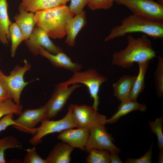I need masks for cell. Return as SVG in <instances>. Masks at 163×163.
<instances>
[{"label": "cell", "mask_w": 163, "mask_h": 163, "mask_svg": "<svg viewBox=\"0 0 163 163\" xmlns=\"http://www.w3.org/2000/svg\"><path fill=\"white\" fill-rule=\"evenodd\" d=\"M127 41L128 44L125 49L113 54L112 65L128 68L135 63L149 62L156 57L151 41L146 35L143 34L135 38L129 35Z\"/></svg>", "instance_id": "6da1fadb"}, {"label": "cell", "mask_w": 163, "mask_h": 163, "mask_svg": "<svg viewBox=\"0 0 163 163\" xmlns=\"http://www.w3.org/2000/svg\"><path fill=\"white\" fill-rule=\"evenodd\" d=\"M140 33L154 39H163V21L152 20L134 14L123 19L120 24L111 30L105 42L132 33Z\"/></svg>", "instance_id": "7a4b0ae2"}, {"label": "cell", "mask_w": 163, "mask_h": 163, "mask_svg": "<svg viewBox=\"0 0 163 163\" xmlns=\"http://www.w3.org/2000/svg\"><path fill=\"white\" fill-rule=\"evenodd\" d=\"M73 16L64 5L35 12L34 20L35 25L44 30L50 37L61 39L66 36L67 22Z\"/></svg>", "instance_id": "3957f363"}, {"label": "cell", "mask_w": 163, "mask_h": 163, "mask_svg": "<svg viewBox=\"0 0 163 163\" xmlns=\"http://www.w3.org/2000/svg\"><path fill=\"white\" fill-rule=\"evenodd\" d=\"M107 78L100 74L94 69H89L83 72H74L67 80L59 84L68 86L75 84H82L87 88L91 98L93 100L92 107L97 111L100 103L99 93L101 85L107 80Z\"/></svg>", "instance_id": "277c9868"}, {"label": "cell", "mask_w": 163, "mask_h": 163, "mask_svg": "<svg viewBox=\"0 0 163 163\" xmlns=\"http://www.w3.org/2000/svg\"><path fill=\"white\" fill-rule=\"evenodd\" d=\"M31 67L30 63L24 60L23 66H16L8 75H5L0 69V80L6 88L11 98L17 104H20L22 91L30 82H26L24 76Z\"/></svg>", "instance_id": "5b68a950"}, {"label": "cell", "mask_w": 163, "mask_h": 163, "mask_svg": "<svg viewBox=\"0 0 163 163\" xmlns=\"http://www.w3.org/2000/svg\"><path fill=\"white\" fill-rule=\"evenodd\" d=\"M73 104L68 107L65 116L56 120L45 119L41 122L40 126L37 128L36 133L30 139V143L33 145L40 143L42 138L46 135L55 133L61 132L69 129L78 127L72 116Z\"/></svg>", "instance_id": "8992f818"}, {"label": "cell", "mask_w": 163, "mask_h": 163, "mask_svg": "<svg viewBox=\"0 0 163 163\" xmlns=\"http://www.w3.org/2000/svg\"><path fill=\"white\" fill-rule=\"evenodd\" d=\"M114 2L125 6L133 14L163 21V5L154 0H115Z\"/></svg>", "instance_id": "52a82bcc"}, {"label": "cell", "mask_w": 163, "mask_h": 163, "mask_svg": "<svg viewBox=\"0 0 163 163\" xmlns=\"http://www.w3.org/2000/svg\"><path fill=\"white\" fill-rule=\"evenodd\" d=\"M47 112L45 104L38 108L26 109L14 120L15 124L12 126L19 131L34 135L37 131L36 126L46 119Z\"/></svg>", "instance_id": "ba28073f"}, {"label": "cell", "mask_w": 163, "mask_h": 163, "mask_svg": "<svg viewBox=\"0 0 163 163\" xmlns=\"http://www.w3.org/2000/svg\"><path fill=\"white\" fill-rule=\"evenodd\" d=\"M89 137L85 150L87 152L93 149L106 150L110 153H119L120 149L113 143L112 136L107 131L104 125H98L90 129Z\"/></svg>", "instance_id": "9c48e42d"}, {"label": "cell", "mask_w": 163, "mask_h": 163, "mask_svg": "<svg viewBox=\"0 0 163 163\" xmlns=\"http://www.w3.org/2000/svg\"><path fill=\"white\" fill-rule=\"evenodd\" d=\"M72 116L78 127L90 129L98 125H105L107 117L95 111L92 107L73 104Z\"/></svg>", "instance_id": "30bf717a"}, {"label": "cell", "mask_w": 163, "mask_h": 163, "mask_svg": "<svg viewBox=\"0 0 163 163\" xmlns=\"http://www.w3.org/2000/svg\"><path fill=\"white\" fill-rule=\"evenodd\" d=\"M81 86L75 84L68 86L59 84L56 86L50 98L45 104L47 108L46 119L48 120L55 117L63 109L72 93Z\"/></svg>", "instance_id": "8fae6325"}, {"label": "cell", "mask_w": 163, "mask_h": 163, "mask_svg": "<svg viewBox=\"0 0 163 163\" xmlns=\"http://www.w3.org/2000/svg\"><path fill=\"white\" fill-rule=\"evenodd\" d=\"M50 37L44 30L37 26L34 27L29 38L25 41L29 50L35 55L40 54V47L53 54L62 51V49L55 45Z\"/></svg>", "instance_id": "7c38bea8"}, {"label": "cell", "mask_w": 163, "mask_h": 163, "mask_svg": "<svg viewBox=\"0 0 163 163\" xmlns=\"http://www.w3.org/2000/svg\"><path fill=\"white\" fill-rule=\"evenodd\" d=\"M89 131V129L79 127L69 129L60 132L57 138L74 149L84 150Z\"/></svg>", "instance_id": "4fadbf2b"}, {"label": "cell", "mask_w": 163, "mask_h": 163, "mask_svg": "<svg viewBox=\"0 0 163 163\" xmlns=\"http://www.w3.org/2000/svg\"><path fill=\"white\" fill-rule=\"evenodd\" d=\"M40 54L49 60L55 67L61 68L74 72L80 71L82 65L73 62L71 58L62 51L56 54H52L42 47L39 48Z\"/></svg>", "instance_id": "5bb4252c"}, {"label": "cell", "mask_w": 163, "mask_h": 163, "mask_svg": "<svg viewBox=\"0 0 163 163\" xmlns=\"http://www.w3.org/2000/svg\"><path fill=\"white\" fill-rule=\"evenodd\" d=\"M86 23V14L84 10L69 19L66 28V38L65 42L67 45L71 47L74 46L77 36Z\"/></svg>", "instance_id": "9a60e30c"}, {"label": "cell", "mask_w": 163, "mask_h": 163, "mask_svg": "<svg viewBox=\"0 0 163 163\" xmlns=\"http://www.w3.org/2000/svg\"><path fill=\"white\" fill-rule=\"evenodd\" d=\"M74 148L63 142L57 143L50 151L46 159L47 163H69Z\"/></svg>", "instance_id": "2e32d148"}, {"label": "cell", "mask_w": 163, "mask_h": 163, "mask_svg": "<svg viewBox=\"0 0 163 163\" xmlns=\"http://www.w3.org/2000/svg\"><path fill=\"white\" fill-rule=\"evenodd\" d=\"M19 10V14L15 16L14 19L23 34L25 40L30 37L36 25L34 14L27 11L20 6Z\"/></svg>", "instance_id": "e0dca14e"}, {"label": "cell", "mask_w": 163, "mask_h": 163, "mask_svg": "<svg viewBox=\"0 0 163 163\" xmlns=\"http://www.w3.org/2000/svg\"><path fill=\"white\" fill-rule=\"evenodd\" d=\"M70 0H21L20 6L34 13L41 10L66 5Z\"/></svg>", "instance_id": "ac0fdd59"}, {"label": "cell", "mask_w": 163, "mask_h": 163, "mask_svg": "<svg viewBox=\"0 0 163 163\" xmlns=\"http://www.w3.org/2000/svg\"><path fill=\"white\" fill-rule=\"evenodd\" d=\"M121 102L117 111L110 118L107 119V123H114L120 118L131 112L139 110L143 112L147 109L145 104L139 103L137 101L128 99Z\"/></svg>", "instance_id": "d6986e66"}, {"label": "cell", "mask_w": 163, "mask_h": 163, "mask_svg": "<svg viewBox=\"0 0 163 163\" xmlns=\"http://www.w3.org/2000/svg\"><path fill=\"white\" fill-rule=\"evenodd\" d=\"M136 76L124 75L113 84L114 96L121 101L128 99Z\"/></svg>", "instance_id": "ffe728a7"}, {"label": "cell", "mask_w": 163, "mask_h": 163, "mask_svg": "<svg viewBox=\"0 0 163 163\" xmlns=\"http://www.w3.org/2000/svg\"><path fill=\"white\" fill-rule=\"evenodd\" d=\"M7 0H0V42L7 45L10 40L9 29L12 23L8 13Z\"/></svg>", "instance_id": "44dd1931"}, {"label": "cell", "mask_w": 163, "mask_h": 163, "mask_svg": "<svg viewBox=\"0 0 163 163\" xmlns=\"http://www.w3.org/2000/svg\"><path fill=\"white\" fill-rule=\"evenodd\" d=\"M138 64L139 73L136 76L128 97V99L133 101H136L139 95L145 88V77L148 67L149 62H144Z\"/></svg>", "instance_id": "7402d4cb"}, {"label": "cell", "mask_w": 163, "mask_h": 163, "mask_svg": "<svg viewBox=\"0 0 163 163\" xmlns=\"http://www.w3.org/2000/svg\"><path fill=\"white\" fill-rule=\"evenodd\" d=\"M9 32L11 42V56L14 57L18 46L23 41L25 40V39L21 30L15 22L12 23L10 25Z\"/></svg>", "instance_id": "603a6c76"}, {"label": "cell", "mask_w": 163, "mask_h": 163, "mask_svg": "<svg viewBox=\"0 0 163 163\" xmlns=\"http://www.w3.org/2000/svg\"><path fill=\"white\" fill-rule=\"evenodd\" d=\"M21 142L15 137L8 136L0 139V163H5V151L9 149L20 148Z\"/></svg>", "instance_id": "cb8c5ba5"}, {"label": "cell", "mask_w": 163, "mask_h": 163, "mask_svg": "<svg viewBox=\"0 0 163 163\" xmlns=\"http://www.w3.org/2000/svg\"><path fill=\"white\" fill-rule=\"evenodd\" d=\"M86 158L88 163H110V155L107 150L93 149L88 152Z\"/></svg>", "instance_id": "d4e9b609"}, {"label": "cell", "mask_w": 163, "mask_h": 163, "mask_svg": "<svg viewBox=\"0 0 163 163\" xmlns=\"http://www.w3.org/2000/svg\"><path fill=\"white\" fill-rule=\"evenodd\" d=\"M23 111V106L15 103L11 98L0 102V119L10 113L19 115Z\"/></svg>", "instance_id": "484cf974"}, {"label": "cell", "mask_w": 163, "mask_h": 163, "mask_svg": "<svg viewBox=\"0 0 163 163\" xmlns=\"http://www.w3.org/2000/svg\"><path fill=\"white\" fill-rule=\"evenodd\" d=\"M163 117L162 116L156 118L153 121H149L148 123L151 132L156 136L159 151L163 150Z\"/></svg>", "instance_id": "4316f807"}, {"label": "cell", "mask_w": 163, "mask_h": 163, "mask_svg": "<svg viewBox=\"0 0 163 163\" xmlns=\"http://www.w3.org/2000/svg\"><path fill=\"white\" fill-rule=\"evenodd\" d=\"M158 59L154 79L157 94L160 98L163 95V59L161 56H159Z\"/></svg>", "instance_id": "83f0119b"}, {"label": "cell", "mask_w": 163, "mask_h": 163, "mask_svg": "<svg viewBox=\"0 0 163 163\" xmlns=\"http://www.w3.org/2000/svg\"><path fill=\"white\" fill-rule=\"evenodd\" d=\"M26 153L24 157L23 163H47L45 159L38 154L35 147L26 149Z\"/></svg>", "instance_id": "f1b7e54d"}, {"label": "cell", "mask_w": 163, "mask_h": 163, "mask_svg": "<svg viewBox=\"0 0 163 163\" xmlns=\"http://www.w3.org/2000/svg\"><path fill=\"white\" fill-rule=\"evenodd\" d=\"M153 142L147 152L142 156L138 158H128L125 161L126 163H151L152 162V149Z\"/></svg>", "instance_id": "f546056e"}, {"label": "cell", "mask_w": 163, "mask_h": 163, "mask_svg": "<svg viewBox=\"0 0 163 163\" xmlns=\"http://www.w3.org/2000/svg\"><path fill=\"white\" fill-rule=\"evenodd\" d=\"M70 2L68 6L71 13L73 15L83 10L85 6L87 5L88 0H70Z\"/></svg>", "instance_id": "4dcf8cb0"}, {"label": "cell", "mask_w": 163, "mask_h": 163, "mask_svg": "<svg viewBox=\"0 0 163 163\" xmlns=\"http://www.w3.org/2000/svg\"><path fill=\"white\" fill-rule=\"evenodd\" d=\"M87 5L92 10L107 9L112 7L108 0H88Z\"/></svg>", "instance_id": "1f68e13d"}, {"label": "cell", "mask_w": 163, "mask_h": 163, "mask_svg": "<svg viewBox=\"0 0 163 163\" xmlns=\"http://www.w3.org/2000/svg\"><path fill=\"white\" fill-rule=\"evenodd\" d=\"M13 114H7L0 120V132L4 130L8 127L14 125L15 123L13 119Z\"/></svg>", "instance_id": "d6a6232c"}, {"label": "cell", "mask_w": 163, "mask_h": 163, "mask_svg": "<svg viewBox=\"0 0 163 163\" xmlns=\"http://www.w3.org/2000/svg\"><path fill=\"white\" fill-rule=\"evenodd\" d=\"M11 98L6 88L0 80V102Z\"/></svg>", "instance_id": "836d02e7"}, {"label": "cell", "mask_w": 163, "mask_h": 163, "mask_svg": "<svg viewBox=\"0 0 163 163\" xmlns=\"http://www.w3.org/2000/svg\"><path fill=\"white\" fill-rule=\"evenodd\" d=\"M110 163H123V162L119 157L118 153H110Z\"/></svg>", "instance_id": "e575fe53"}, {"label": "cell", "mask_w": 163, "mask_h": 163, "mask_svg": "<svg viewBox=\"0 0 163 163\" xmlns=\"http://www.w3.org/2000/svg\"><path fill=\"white\" fill-rule=\"evenodd\" d=\"M158 163H163V150L159 151L158 158Z\"/></svg>", "instance_id": "d590c367"}, {"label": "cell", "mask_w": 163, "mask_h": 163, "mask_svg": "<svg viewBox=\"0 0 163 163\" xmlns=\"http://www.w3.org/2000/svg\"><path fill=\"white\" fill-rule=\"evenodd\" d=\"M115 0H108L110 4L112 6L113 5V2L115 1Z\"/></svg>", "instance_id": "8d00e7d4"}]
</instances>
